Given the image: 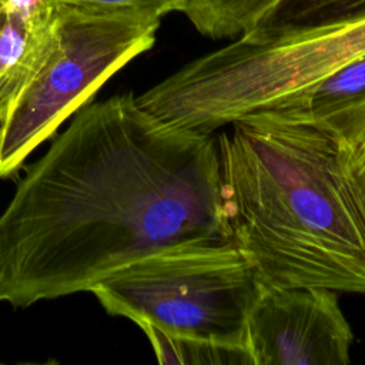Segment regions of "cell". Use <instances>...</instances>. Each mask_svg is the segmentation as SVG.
Instances as JSON below:
<instances>
[{
    "label": "cell",
    "instance_id": "cell-1",
    "mask_svg": "<svg viewBox=\"0 0 365 365\" xmlns=\"http://www.w3.org/2000/svg\"><path fill=\"white\" fill-rule=\"evenodd\" d=\"M198 240H228L217 137L117 94L74 114L0 212V304L90 292L140 255Z\"/></svg>",
    "mask_w": 365,
    "mask_h": 365
},
{
    "label": "cell",
    "instance_id": "cell-2",
    "mask_svg": "<svg viewBox=\"0 0 365 365\" xmlns=\"http://www.w3.org/2000/svg\"><path fill=\"white\" fill-rule=\"evenodd\" d=\"M228 125L217 137L221 212L257 279L365 295V212L319 118L281 106Z\"/></svg>",
    "mask_w": 365,
    "mask_h": 365
},
{
    "label": "cell",
    "instance_id": "cell-3",
    "mask_svg": "<svg viewBox=\"0 0 365 365\" xmlns=\"http://www.w3.org/2000/svg\"><path fill=\"white\" fill-rule=\"evenodd\" d=\"M259 287L230 240H198L140 255L90 292L107 314L138 328L245 346L247 317Z\"/></svg>",
    "mask_w": 365,
    "mask_h": 365
},
{
    "label": "cell",
    "instance_id": "cell-4",
    "mask_svg": "<svg viewBox=\"0 0 365 365\" xmlns=\"http://www.w3.org/2000/svg\"><path fill=\"white\" fill-rule=\"evenodd\" d=\"M57 7L54 47L3 123L0 178L11 177L111 76L150 50L161 21L135 11Z\"/></svg>",
    "mask_w": 365,
    "mask_h": 365
},
{
    "label": "cell",
    "instance_id": "cell-5",
    "mask_svg": "<svg viewBox=\"0 0 365 365\" xmlns=\"http://www.w3.org/2000/svg\"><path fill=\"white\" fill-rule=\"evenodd\" d=\"M354 334L336 291L261 284L248 312L252 365H346Z\"/></svg>",
    "mask_w": 365,
    "mask_h": 365
},
{
    "label": "cell",
    "instance_id": "cell-6",
    "mask_svg": "<svg viewBox=\"0 0 365 365\" xmlns=\"http://www.w3.org/2000/svg\"><path fill=\"white\" fill-rule=\"evenodd\" d=\"M0 29V124L46 64L56 38L54 0H6Z\"/></svg>",
    "mask_w": 365,
    "mask_h": 365
},
{
    "label": "cell",
    "instance_id": "cell-7",
    "mask_svg": "<svg viewBox=\"0 0 365 365\" xmlns=\"http://www.w3.org/2000/svg\"><path fill=\"white\" fill-rule=\"evenodd\" d=\"M365 20V0H279L245 36L265 38L287 31Z\"/></svg>",
    "mask_w": 365,
    "mask_h": 365
},
{
    "label": "cell",
    "instance_id": "cell-8",
    "mask_svg": "<svg viewBox=\"0 0 365 365\" xmlns=\"http://www.w3.org/2000/svg\"><path fill=\"white\" fill-rule=\"evenodd\" d=\"M315 117L331 134L341 170L365 212V93Z\"/></svg>",
    "mask_w": 365,
    "mask_h": 365
},
{
    "label": "cell",
    "instance_id": "cell-9",
    "mask_svg": "<svg viewBox=\"0 0 365 365\" xmlns=\"http://www.w3.org/2000/svg\"><path fill=\"white\" fill-rule=\"evenodd\" d=\"M279 0H187L182 14L210 38H238L248 34Z\"/></svg>",
    "mask_w": 365,
    "mask_h": 365
},
{
    "label": "cell",
    "instance_id": "cell-10",
    "mask_svg": "<svg viewBox=\"0 0 365 365\" xmlns=\"http://www.w3.org/2000/svg\"><path fill=\"white\" fill-rule=\"evenodd\" d=\"M140 329L148 338L160 364L252 365L251 355L242 345L170 335L150 325H143Z\"/></svg>",
    "mask_w": 365,
    "mask_h": 365
},
{
    "label": "cell",
    "instance_id": "cell-11",
    "mask_svg": "<svg viewBox=\"0 0 365 365\" xmlns=\"http://www.w3.org/2000/svg\"><path fill=\"white\" fill-rule=\"evenodd\" d=\"M365 93V53L319 83L291 96L281 106L298 107L311 114H322ZM278 106V107H281Z\"/></svg>",
    "mask_w": 365,
    "mask_h": 365
},
{
    "label": "cell",
    "instance_id": "cell-12",
    "mask_svg": "<svg viewBox=\"0 0 365 365\" xmlns=\"http://www.w3.org/2000/svg\"><path fill=\"white\" fill-rule=\"evenodd\" d=\"M56 3L97 9V10H124L147 14L155 19H163L164 16L175 11H184L187 0H54Z\"/></svg>",
    "mask_w": 365,
    "mask_h": 365
},
{
    "label": "cell",
    "instance_id": "cell-13",
    "mask_svg": "<svg viewBox=\"0 0 365 365\" xmlns=\"http://www.w3.org/2000/svg\"><path fill=\"white\" fill-rule=\"evenodd\" d=\"M3 19H4V11H3V6L0 7V29H1V24H3Z\"/></svg>",
    "mask_w": 365,
    "mask_h": 365
},
{
    "label": "cell",
    "instance_id": "cell-14",
    "mask_svg": "<svg viewBox=\"0 0 365 365\" xmlns=\"http://www.w3.org/2000/svg\"><path fill=\"white\" fill-rule=\"evenodd\" d=\"M1 141H3V125L0 124V150H1Z\"/></svg>",
    "mask_w": 365,
    "mask_h": 365
},
{
    "label": "cell",
    "instance_id": "cell-15",
    "mask_svg": "<svg viewBox=\"0 0 365 365\" xmlns=\"http://www.w3.org/2000/svg\"><path fill=\"white\" fill-rule=\"evenodd\" d=\"M4 3H6V0H0V7H1Z\"/></svg>",
    "mask_w": 365,
    "mask_h": 365
}]
</instances>
